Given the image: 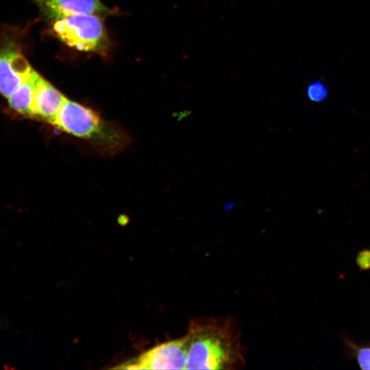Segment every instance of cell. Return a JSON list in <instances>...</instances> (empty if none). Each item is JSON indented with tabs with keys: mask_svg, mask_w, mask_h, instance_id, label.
Instances as JSON below:
<instances>
[{
	"mask_svg": "<svg viewBox=\"0 0 370 370\" xmlns=\"http://www.w3.org/2000/svg\"><path fill=\"white\" fill-rule=\"evenodd\" d=\"M186 336V369H234L245 363L241 336L230 318H195Z\"/></svg>",
	"mask_w": 370,
	"mask_h": 370,
	"instance_id": "6da1fadb",
	"label": "cell"
},
{
	"mask_svg": "<svg viewBox=\"0 0 370 370\" xmlns=\"http://www.w3.org/2000/svg\"><path fill=\"white\" fill-rule=\"evenodd\" d=\"M99 16L92 14L69 16L54 21L53 30L70 47L103 55L108 49L109 40Z\"/></svg>",
	"mask_w": 370,
	"mask_h": 370,
	"instance_id": "7a4b0ae2",
	"label": "cell"
},
{
	"mask_svg": "<svg viewBox=\"0 0 370 370\" xmlns=\"http://www.w3.org/2000/svg\"><path fill=\"white\" fill-rule=\"evenodd\" d=\"M59 129L73 136L112 145L122 136L110 127L92 109L66 99L53 123Z\"/></svg>",
	"mask_w": 370,
	"mask_h": 370,
	"instance_id": "3957f363",
	"label": "cell"
},
{
	"mask_svg": "<svg viewBox=\"0 0 370 370\" xmlns=\"http://www.w3.org/2000/svg\"><path fill=\"white\" fill-rule=\"evenodd\" d=\"M32 70L19 38L13 30H3L0 38V93L8 98Z\"/></svg>",
	"mask_w": 370,
	"mask_h": 370,
	"instance_id": "277c9868",
	"label": "cell"
},
{
	"mask_svg": "<svg viewBox=\"0 0 370 370\" xmlns=\"http://www.w3.org/2000/svg\"><path fill=\"white\" fill-rule=\"evenodd\" d=\"M188 337L160 343L115 368L127 369H186Z\"/></svg>",
	"mask_w": 370,
	"mask_h": 370,
	"instance_id": "5b68a950",
	"label": "cell"
},
{
	"mask_svg": "<svg viewBox=\"0 0 370 370\" xmlns=\"http://www.w3.org/2000/svg\"><path fill=\"white\" fill-rule=\"evenodd\" d=\"M53 22L75 14L108 15L112 12L100 0H32Z\"/></svg>",
	"mask_w": 370,
	"mask_h": 370,
	"instance_id": "8992f818",
	"label": "cell"
},
{
	"mask_svg": "<svg viewBox=\"0 0 370 370\" xmlns=\"http://www.w3.org/2000/svg\"><path fill=\"white\" fill-rule=\"evenodd\" d=\"M66 98L41 75H38L34 90L32 117H39L53 123Z\"/></svg>",
	"mask_w": 370,
	"mask_h": 370,
	"instance_id": "52a82bcc",
	"label": "cell"
},
{
	"mask_svg": "<svg viewBox=\"0 0 370 370\" xmlns=\"http://www.w3.org/2000/svg\"><path fill=\"white\" fill-rule=\"evenodd\" d=\"M39 74L32 71L29 76L8 97L10 107L17 112L32 116V102L34 86Z\"/></svg>",
	"mask_w": 370,
	"mask_h": 370,
	"instance_id": "ba28073f",
	"label": "cell"
},
{
	"mask_svg": "<svg viewBox=\"0 0 370 370\" xmlns=\"http://www.w3.org/2000/svg\"><path fill=\"white\" fill-rule=\"evenodd\" d=\"M306 94L310 101L321 102L328 96V89L321 82L315 81L308 86Z\"/></svg>",
	"mask_w": 370,
	"mask_h": 370,
	"instance_id": "9c48e42d",
	"label": "cell"
},
{
	"mask_svg": "<svg viewBox=\"0 0 370 370\" xmlns=\"http://www.w3.org/2000/svg\"><path fill=\"white\" fill-rule=\"evenodd\" d=\"M357 358L362 369H370V347H363L358 350Z\"/></svg>",
	"mask_w": 370,
	"mask_h": 370,
	"instance_id": "30bf717a",
	"label": "cell"
},
{
	"mask_svg": "<svg viewBox=\"0 0 370 370\" xmlns=\"http://www.w3.org/2000/svg\"><path fill=\"white\" fill-rule=\"evenodd\" d=\"M356 262L362 269H370V250H363L357 256Z\"/></svg>",
	"mask_w": 370,
	"mask_h": 370,
	"instance_id": "8fae6325",
	"label": "cell"
},
{
	"mask_svg": "<svg viewBox=\"0 0 370 370\" xmlns=\"http://www.w3.org/2000/svg\"><path fill=\"white\" fill-rule=\"evenodd\" d=\"M234 203H228L225 206V207L226 208H232V206H234Z\"/></svg>",
	"mask_w": 370,
	"mask_h": 370,
	"instance_id": "7c38bea8",
	"label": "cell"
}]
</instances>
